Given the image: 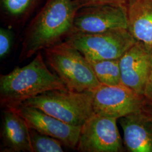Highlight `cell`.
<instances>
[{"label": "cell", "mask_w": 152, "mask_h": 152, "mask_svg": "<svg viewBox=\"0 0 152 152\" xmlns=\"http://www.w3.org/2000/svg\"><path fill=\"white\" fill-rule=\"evenodd\" d=\"M126 7L129 31L136 42L152 50V0H130Z\"/></svg>", "instance_id": "obj_13"}, {"label": "cell", "mask_w": 152, "mask_h": 152, "mask_svg": "<svg viewBox=\"0 0 152 152\" xmlns=\"http://www.w3.org/2000/svg\"><path fill=\"white\" fill-rule=\"evenodd\" d=\"M119 119L127 150L152 152V114L143 109Z\"/></svg>", "instance_id": "obj_11"}, {"label": "cell", "mask_w": 152, "mask_h": 152, "mask_svg": "<svg viewBox=\"0 0 152 152\" xmlns=\"http://www.w3.org/2000/svg\"><path fill=\"white\" fill-rule=\"evenodd\" d=\"M65 41L80 51L88 61L119 59L136 42L126 29L98 33H72Z\"/></svg>", "instance_id": "obj_5"}, {"label": "cell", "mask_w": 152, "mask_h": 152, "mask_svg": "<svg viewBox=\"0 0 152 152\" xmlns=\"http://www.w3.org/2000/svg\"><path fill=\"white\" fill-rule=\"evenodd\" d=\"M54 89H68L58 76L50 71L39 51L27 65L16 66L0 76V102L14 108L30 98Z\"/></svg>", "instance_id": "obj_2"}, {"label": "cell", "mask_w": 152, "mask_h": 152, "mask_svg": "<svg viewBox=\"0 0 152 152\" xmlns=\"http://www.w3.org/2000/svg\"><path fill=\"white\" fill-rule=\"evenodd\" d=\"M14 35L10 29L5 28L0 29V58L4 59L11 51Z\"/></svg>", "instance_id": "obj_17"}, {"label": "cell", "mask_w": 152, "mask_h": 152, "mask_svg": "<svg viewBox=\"0 0 152 152\" xmlns=\"http://www.w3.org/2000/svg\"><path fill=\"white\" fill-rule=\"evenodd\" d=\"M77 10L73 0H47L27 28L20 61L60 43L70 35Z\"/></svg>", "instance_id": "obj_1"}, {"label": "cell", "mask_w": 152, "mask_h": 152, "mask_svg": "<svg viewBox=\"0 0 152 152\" xmlns=\"http://www.w3.org/2000/svg\"><path fill=\"white\" fill-rule=\"evenodd\" d=\"M2 114L1 152H32L29 127L14 109L5 108Z\"/></svg>", "instance_id": "obj_12"}, {"label": "cell", "mask_w": 152, "mask_h": 152, "mask_svg": "<svg viewBox=\"0 0 152 152\" xmlns=\"http://www.w3.org/2000/svg\"><path fill=\"white\" fill-rule=\"evenodd\" d=\"M78 9L82 7L96 5H127L130 0H73Z\"/></svg>", "instance_id": "obj_18"}, {"label": "cell", "mask_w": 152, "mask_h": 152, "mask_svg": "<svg viewBox=\"0 0 152 152\" xmlns=\"http://www.w3.org/2000/svg\"><path fill=\"white\" fill-rule=\"evenodd\" d=\"M93 96L94 91L54 89L30 98L21 104L37 108L69 125L80 126L95 114Z\"/></svg>", "instance_id": "obj_4"}, {"label": "cell", "mask_w": 152, "mask_h": 152, "mask_svg": "<svg viewBox=\"0 0 152 152\" xmlns=\"http://www.w3.org/2000/svg\"><path fill=\"white\" fill-rule=\"evenodd\" d=\"M44 50L48 64L69 90L94 91L101 85L87 59L66 42Z\"/></svg>", "instance_id": "obj_3"}, {"label": "cell", "mask_w": 152, "mask_h": 152, "mask_svg": "<svg viewBox=\"0 0 152 152\" xmlns=\"http://www.w3.org/2000/svg\"><path fill=\"white\" fill-rule=\"evenodd\" d=\"M14 109L26 121L29 128L61 141L64 146L77 149L82 126L69 125L39 109L20 104Z\"/></svg>", "instance_id": "obj_9"}, {"label": "cell", "mask_w": 152, "mask_h": 152, "mask_svg": "<svg viewBox=\"0 0 152 152\" xmlns=\"http://www.w3.org/2000/svg\"><path fill=\"white\" fill-rule=\"evenodd\" d=\"M147 102L144 95L122 83L112 86L101 84L94 91L93 108L95 114L119 119L143 109Z\"/></svg>", "instance_id": "obj_7"}, {"label": "cell", "mask_w": 152, "mask_h": 152, "mask_svg": "<svg viewBox=\"0 0 152 152\" xmlns=\"http://www.w3.org/2000/svg\"><path fill=\"white\" fill-rule=\"evenodd\" d=\"M41 0H1L2 9L11 21L20 22L32 11Z\"/></svg>", "instance_id": "obj_15"}, {"label": "cell", "mask_w": 152, "mask_h": 152, "mask_svg": "<svg viewBox=\"0 0 152 152\" xmlns=\"http://www.w3.org/2000/svg\"><path fill=\"white\" fill-rule=\"evenodd\" d=\"M121 83L144 95L152 75V50L136 42L120 58Z\"/></svg>", "instance_id": "obj_10"}, {"label": "cell", "mask_w": 152, "mask_h": 152, "mask_svg": "<svg viewBox=\"0 0 152 152\" xmlns=\"http://www.w3.org/2000/svg\"><path fill=\"white\" fill-rule=\"evenodd\" d=\"M117 120L94 114L82 125L76 150L81 152H124Z\"/></svg>", "instance_id": "obj_6"}, {"label": "cell", "mask_w": 152, "mask_h": 152, "mask_svg": "<svg viewBox=\"0 0 152 152\" xmlns=\"http://www.w3.org/2000/svg\"><path fill=\"white\" fill-rule=\"evenodd\" d=\"M121 29H128L126 5H96L77 10L72 33H98Z\"/></svg>", "instance_id": "obj_8"}, {"label": "cell", "mask_w": 152, "mask_h": 152, "mask_svg": "<svg viewBox=\"0 0 152 152\" xmlns=\"http://www.w3.org/2000/svg\"><path fill=\"white\" fill-rule=\"evenodd\" d=\"M144 96L146 98L147 101L152 103V75L147 83Z\"/></svg>", "instance_id": "obj_19"}, {"label": "cell", "mask_w": 152, "mask_h": 152, "mask_svg": "<svg viewBox=\"0 0 152 152\" xmlns=\"http://www.w3.org/2000/svg\"><path fill=\"white\" fill-rule=\"evenodd\" d=\"M88 62L101 84L112 86L121 83L120 59Z\"/></svg>", "instance_id": "obj_14"}, {"label": "cell", "mask_w": 152, "mask_h": 152, "mask_svg": "<svg viewBox=\"0 0 152 152\" xmlns=\"http://www.w3.org/2000/svg\"><path fill=\"white\" fill-rule=\"evenodd\" d=\"M32 152H63L64 145L59 140L29 128Z\"/></svg>", "instance_id": "obj_16"}]
</instances>
